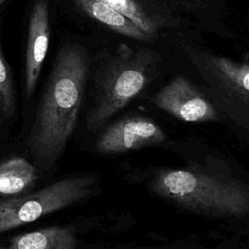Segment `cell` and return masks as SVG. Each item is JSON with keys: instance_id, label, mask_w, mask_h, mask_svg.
Returning a JSON list of instances; mask_svg holds the SVG:
<instances>
[{"instance_id": "obj_1", "label": "cell", "mask_w": 249, "mask_h": 249, "mask_svg": "<svg viewBox=\"0 0 249 249\" xmlns=\"http://www.w3.org/2000/svg\"><path fill=\"white\" fill-rule=\"evenodd\" d=\"M89 70V58L82 46L60 47L26 141L28 154L41 171L57 162L75 130Z\"/></svg>"}, {"instance_id": "obj_2", "label": "cell", "mask_w": 249, "mask_h": 249, "mask_svg": "<svg viewBox=\"0 0 249 249\" xmlns=\"http://www.w3.org/2000/svg\"><path fill=\"white\" fill-rule=\"evenodd\" d=\"M152 191L184 209L215 218L249 217V187L227 178L188 169H161L150 181Z\"/></svg>"}, {"instance_id": "obj_3", "label": "cell", "mask_w": 249, "mask_h": 249, "mask_svg": "<svg viewBox=\"0 0 249 249\" xmlns=\"http://www.w3.org/2000/svg\"><path fill=\"white\" fill-rule=\"evenodd\" d=\"M160 62L157 53L134 52L121 44L116 55L100 69L95 80V98L87 116L89 130L99 128L136 97L153 80Z\"/></svg>"}, {"instance_id": "obj_4", "label": "cell", "mask_w": 249, "mask_h": 249, "mask_svg": "<svg viewBox=\"0 0 249 249\" xmlns=\"http://www.w3.org/2000/svg\"><path fill=\"white\" fill-rule=\"evenodd\" d=\"M97 185L95 176H71L35 193L0 200V233L79 203L92 196Z\"/></svg>"}, {"instance_id": "obj_5", "label": "cell", "mask_w": 249, "mask_h": 249, "mask_svg": "<svg viewBox=\"0 0 249 249\" xmlns=\"http://www.w3.org/2000/svg\"><path fill=\"white\" fill-rule=\"evenodd\" d=\"M203 79L231 111L249 113V64L223 56L196 54Z\"/></svg>"}, {"instance_id": "obj_6", "label": "cell", "mask_w": 249, "mask_h": 249, "mask_svg": "<svg viewBox=\"0 0 249 249\" xmlns=\"http://www.w3.org/2000/svg\"><path fill=\"white\" fill-rule=\"evenodd\" d=\"M151 101L158 108L184 122H210L219 118L208 98L184 76L174 77Z\"/></svg>"}, {"instance_id": "obj_7", "label": "cell", "mask_w": 249, "mask_h": 249, "mask_svg": "<svg viewBox=\"0 0 249 249\" xmlns=\"http://www.w3.org/2000/svg\"><path fill=\"white\" fill-rule=\"evenodd\" d=\"M166 138L160 125L150 119L125 117L108 126L95 143L101 154H119L147 146L158 145Z\"/></svg>"}, {"instance_id": "obj_8", "label": "cell", "mask_w": 249, "mask_h": 249, "mask_svg": "<svg viewBox=\"0 0 249 249\" xmlns=\"http://www.w3.org/2000/svg\"><path fill=\"white\" fill-rule=\"evenodd\" d=\"M49 42L50 21L48 1L37 0L30 13L27 30L24 75V87L27 96L33 93L37 85L48 52Z\"/></svg>"}, {"instance_id": "obj_9", "label": "cell", "mask_w": 249, "mask_h": 249, "mask_svg": "<svg viewBox=\"0 0 249 249\" xmlns=\"http://www.w3.org/2000/svg\"><path fill=\"white\" fill-rule=\"evenodd\" d=\"M0 249H78V240L72 229L53 226L16 235Z\"/></svg>"}, {"instance_id": "obj_10", "label": "cell", "mask_w": 249, "mask_h": 249, "mask_svg": "<svg viewBox=\"0 0 249 249\" xmlns=\"http://www.w3.org/2000/svg\"><path fill=\"white\" fill-rule=\"evenodd\" d=\"M82 11L111 30L133 40L147 42L153 38L124 15L97 0H72Z\"/></svg>"}, {"instance_id": "obj_11", "label": "cell", "mask_w": 249, "mask_h": 249, "mask_svg": "<svg viewBox=\"0 0 249 249\" xmlns=\"http://www.w3.org/2000/svg\"><path fill=\"white\" fill-rule=\"evenodd\" d=\"M34 165L22 157H14L0 163V196H16L29 191L38 181Z\"/></svg>"}, {"instance_id": "obj_12", "label": "cell", "mask_w": 249, "mask_h": 249, "mask_svg": "<svg viewBox=\"0 0 249 249\" xmlns=\"http://www.w3.org/2000/svg\"><path fill=\"white\" fill-rule=\"evenodd\" d=\"M110 8L115 9L129 18L136 26L149 36H156V26L153 20L133 0H97Z\"/></svg>"}, {"instance_id": "obj_13", "label": "cell", "mask_w": 249, "mask_h": 249, "mask_svg": "<svg viewBox=\"0 0 249 249\" xmlns=\"http://www.w3.org/2000/svg\"><path fill=\"white\" fill-rule=\"evenodd\" d=\"M15 108L16 98L12 75L0 43V110L5 117L11 118L15 113Z\"/></svg>"}, {"instance_id": "obj_14", "label": "cell", "mask_w": 249, "mask_h": 249, "mask_svg": "<svg viewBox=\"0 0 249 249\" xmlns=\"http://www.w3.org/2000/svg\"><path fill=\"white\" fill-rule=\"evenodd\" d=\"M153 249H184V248H153Z\"/></svg>"}, {"instance_id": "obj_15", "label": "cell", "mask_w": 249, "mask_h": 249, "mask_svg": "<svg viewBox=\"0 0 249 249\" xmlns=\"http://www.w3.org/2000/svg\"><path fill=\"white\" fill-rule=\"evenodd\" d=\"M6 0H0V5H2Z\"/></svg>"}]
</instances>
